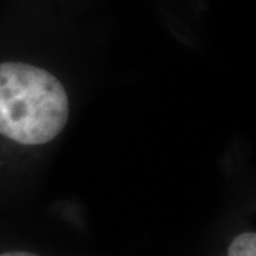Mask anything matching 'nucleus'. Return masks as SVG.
<instances>
[{
  "label": "nucleus",
  "mask_w": 256,
  "mask_h": 256,
  "mask_svg": "<svg viewBox=\"0 0 256 256\" xmlns=\"http://www.w3.org/2000/svg\"><path fill=\"white\" fill-rule=\"evenodd\" d=\"M68 114V95L57 76L22 62L0 64V135L44 145L62 133Z\"/></svg>",
  "instance_id": "1"
},
{
  "label": "nucleus",
  "mask_w": 256,
  "mask_h": 256,
  "mask_svg": "<svg viewBox=\"0 0 256 256\" xmlns=\"http://www.w3.org/2000/svg\"><path fill=\"white\" fill-rule=\"evenodd\" d=\"M228 256H256V234L254 232H246L238 234L230 243Z\"/></svg>",
  "instance_id": "2"
},
{
  "label": "nucleus",
  "mask_w": 256,
  "mask_h": 256,
  "mask_svg": "<svg viewBox=\"0 0 256 256\" xmlns=\"http://www.w3.org/2000/svg\"><path fill=\"white\" fill-rule=\"evenodd\" d=\"M0 256H38V254L30 253V252H7V253H2Z\"/></svg>",
  "instance_id": "3"
}]
</instances>
